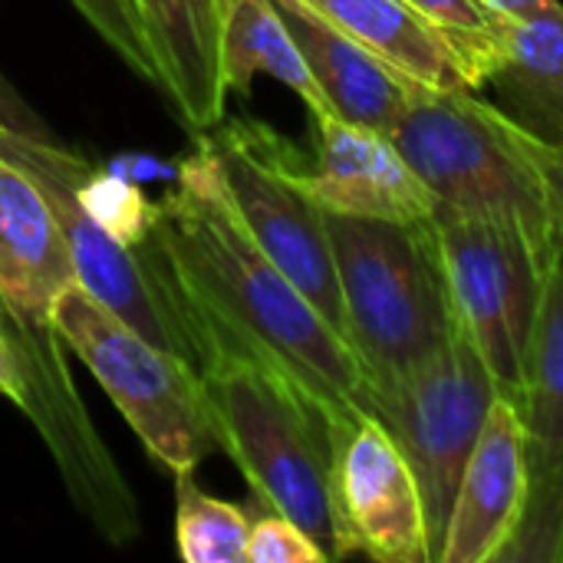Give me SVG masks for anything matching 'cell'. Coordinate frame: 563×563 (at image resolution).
I'll return each instance as SVG.
<instances>
[{
	"label": "cell",
	"mask_w": 563,
	"mask_h": 563,
	"mask_svg": "<svg viewBox=\"0 0 563 563\" xmlns=\"http://www.w3.org/2000/svg\"><path fill=\"white\" fill-rule=\"evenodd\" d=\"M155 238L214 343L234 340L277 366L327 416L333 439L360 416H373V389L353 346L251 238L208 135L158 201Z\"/></svg>",
	"instance_id": "1"
},
{
	"label": "cell",
	"mask_w": 563,
	"mask_h": 563,
	"mask_svg": "<svg viewBox=\"0 0 563 563\" xmlns=\"http://www.w3.org/2000/svg\"><path fill=\"white\" fill-rule=\"evenodd\" d=\"M76 267L40 185L0 158V300L16 363V409L53 455L76 511L109 541L139 538V505L99 439L56 333L53 307Z\"/></svg>",
	"instance_id": "2"
},
{
	"label": "cell",
	"mask_w": 563,
	"mask_h": 563,
	"mask_svg": "<svg viewBox=\"0 0 563 563\" xmlns=\"http://www.w3.org/2000/svg\"><path fill=\"white\" fill-rule=\"evenodd\" d=\"M409 168L462 214L511 231L544 271L563 264L534 139L475 89L422 86L386 132Z\"/></svg>",
	"instance_id": "3"
},
{
	"label": "cell",
	"mask_w": 563,
	"mask_h": 563,
	"mask_svg": "<svg viewBox=\"0 0 563 563\" xmlns=\"http://www.w3.org/2000/svg\"><path fill=\"white\" fill-rule=\"evenodd\" d=\"M214 406L224 455L254 498L297 521L336 561L333 432L327 416L264 356L218 336V356L201 376Z\"/></svg>",
	"instance_id": "4"
},
{
	"label": "cell",
	"mask_w": 563,
	"mask_h": 563,
	"mask_svg": "<svg viewBox=\"0 0 563 563\" xmlns=\"http://www.w3.org/2000/svg\"><path fill=\"white\" fill-rule=\"evenodd\" d=\"M327 231L346 310V343L379 396L459 330L432 221L327 214Z\"/></svg>",
	"instance_id": "5"
},
{
	"label": "cell",
	"mask_w": 563,
	"mask_h": 563,
	"mask_svg": "<svg viewBox=\"0 0 563 563\" xmlns=\"http://www.w3.org/2000/svg\"><path fill=\"white\" fill-rule=\"evenodd\" d=\"M0 158L40 185L66 238L76 280L152 346L178 356L205 376L218 356V343L205 317L178 287L158 238L142 247H125L82 211L76 185L92 165L56 139L20 135H0Z\"/></svg>",
	"instance_id": "6"
},
{
	"label": "cell",
	"mask_w": 563,
	"mask_h": 563,
	"mask_svg": "<svg viewBox=\"0 0 563 563\" xmlns=\"http://www.w3.org/2000/svg\"><path fill=\"white\" fill-rule=\"evenodd\" d=\"M53 323L66 350L109 393L152 462L181 475L224 452L205 379L178 356L139 336L79 280L59 290Z\"/></svg>",
	"instance_id": "7"
},
{
	"label": "cell",
	"mask_w": 563,
	"mask_h": 563,
	"mask_svg": "<svg viewBox=\"0 0 563 563\" xmlns=\"http://www.w3.org/2000/svg\"><path fill=\"white\" fill-rule=\"evenodd\" d=\"M495 399V379L462 330L393 389L373 396V416L389 429L419 482L432 563H439L462 472Z\"/></svg>",
	"instance_id": "8"
},
{
	"label": "cell",
	"mask_w": 563,
	"mask_h": 563,
	"mask_svg": "<svg viewBox=\"0 0 563 563\" xmlns=\"http://www.w3.org/2000/svg\"><path fill=\"white\" fill-rule=\"evenodd\" d=\"M432 234L462 336L508 402H521L525 360L551 271L511 231L435 201Z\"/></svg>",
	"instance_id": "9"
},
{
	"label": "cell",
	"mask_w": 563,
	"mask_h": 563,
	"mask_svg": "<svg viewBox=\"0 0 563 563\" xmlns=\"http://www.w3.org/2000/svg\"><path fill=\"white\" fill-rule=\"evenodd\" d=\"M231 205L261 251L346 340V310L327 211L300 181L297 152L261 122H238L208 135Z\"/></svg>",
	"instance_id": "10"
},
{
	"label": "cell",
	"mask_w": 563,
	"mask_h": 563,
	"mask_svg": "<svg viewBox=\"0 0 563 563\" xmlns=\"http://www.w3.org/2000/svg\"><path fill=\"white\" fill-rule=\"evenodd\" d=\"M336 561L432 563L419 482L376 416H360L333 439Z\"/></svg>",
	"instance_id": "11"
},
{
	"label": "cell",
	"mask_w": 563,
	"mask_h": 563,
	"mask_svg": "<svg viewBox=\"0 0 563 563\" xmlns=\"http://www.w3.org/2000/svg\"><path fill=\"white\" fill-rule=\"evenodd\" d=\"M518 412L528 439L531 498L525 525L501 563L551 561L563 505V264L548 274L541 290Z\"/></svg>",
	"instance_id": "12"
},
{
	"label": "cell",
	"mask_w": 563,
	"mask_h": 563,
	"mask_svg": "<svg viewBox=\"0 0 563 563\" xmlns=\"http://www.w3.org/2000/svg\"><path fill=\"white\" fill-rule=\"evenodd\" d=\"M317 158L300 165V181L327 214L426 224L435 211V195L399 155L393 139L379 129L320 115Z\"/></svg>",
	"instance_id": "13"
},
{
	"label": "cell",
	"mask_w": 563,
	"mask_h": 563,
	"mask_svg": "<svg viewBox=\"0 0 563 563\" xmlns=\"http://www.w3.org/2000/svg\"><path fill=\"white\" fill-rule=\"evenodd\" d=\"M531 498L528 439L515 402L495 399L468 455L439 563H501Z\"/></svg>",
	"instance_id": "14"
},
{
	"label": "cell",
	"mask_w": 563,
	"mask_h": 563,
	"mask_svg": "<svg viewBox=\"0 0 563 563\" xmlns=\"http://www.w3.org/2000/svg\"><path fill=\"white\" fill-rule=\"evenodd\" d=\"M287 23L313 82L320 86L333 115L389 132L406 102L422 89V82L409 79L386 59H379L369 46L336 30L303 0H271Z\"/></svg>",
	"instance_id": "15"
},
{
	"label": "cell",
	"mask_w": 563,
	"mask_h": 563,
	"mask_svg": "<svg viewBox=\"0 0 563 563\" xmlns=\"http://www.w3.org/2000/svg\"><path fill=\"white\" fill-rule=\"evenodd\" d=\"M158 69V89L195 129L224 115L221 82V0H132Z\"/></svg>",
	"instance_id": "16"
},
{
	"label": "cell",
	"mask_w": 563,
	"mask_h": 563,
	"mask_svg": "<svg viewBox=\"0 0 563 563\" xmlns=\"http://www.w3.org/2000/svg\"><path fill=\"white\" fill-rule=\"evenodd\" d=\"M488 86L505 112L544 142L563 135V7L508 20V46Z\"/></svg>",
	"instance_id": "17"
},
{
	"label": "cell",
	"mask_w": 563,
	"mask_h": 563,
	"mask_svg": "<svg viewBox=\"0 0 563 563\" xmlns=\"http://www.w3.org/2000/svg\"><path fill=\"white\" fill-rule=\"evenodd\" d=\"M379 59L432 89H472L455 53L406 0H303Z\"/></svg>",
	"instance_id": "18"
},
{
	"label": "cell",
	"mask_w": 563,
	"mask_h": 563,
	"mask_svg": "<svg viewBox=\"0 0 563 563\" xmlns=\"http://www.w3.org/2000/svg\"><path fill=\"white\" fill-rule=\"evenodd\" d=\"M257 76L294 89L313 119L333 115L313 82L287 23L271 0H221V82L224 92L247 96Z\"/></svg>",
	"instance_id": "19"
},
{
	"label": "cell",
	"mask_w": 563,
	"mask_h": 563,
	"mask_svg": "<svg viewBox=\"0 0 563 563\" xmlns=\"http://www.w3.org/2000/svg\"><path fill=\"white\" fill-rule=\"evenodd\" d=\"M422 23L455 53L472 89L488 86L505 59L508 20L495 0H406Z\"/></svg>",
	"instance_id": "20"
},
{
	"label": "cell",
	"mask_w": 563,
	"mask_h": 563,
	"mask_svg": "<svg viewBox=\"0 0 563 563\" xmlns=\"http://www.w3.org/2000/svg\"><path fill=\"white\" fill-rule=\"evenodd\" d=\"M251 515L241 505L211 498L195 472L175 475V551L185 563H247Z\"/></svg>",
	"instance_id": "21"
},
{
	"label": "cell",
	"mask_w": 563,
	"mask_h": 563,
	"mask_svg": "<svg viewBox=\"0 0 563 563\" xmlns=\"http://www.w3.org/2000/svg\"><path fill=\"white\" fill-rule=\"evenodd\" d=\"M76 198L82 211L119 244L142 247L155 238L158 228V205H152L132 181L89 168L76 185Z\"/></svg>",
	"instance_id": "22"
},
{
	"label": "cell",
	"mask_w": 563,
	"mask_h": 563,
	"mask_svg": "<svg viewBox=\"0 0 563 563\" xmlns=\"http://www.w3.org/2000/svg\"><path fill=\"white\" fill-rule=\"evenodd\" d=\"M73 7L122 56V63H129L145 82L158 86V69L145 40V26L132 0H73Z\"/></svg>",
	"instance_id": "23"
},
{
	"label": "cell",
	"mask_w": 563,
	"mask_h": 563,
	"mask_svg": "<svg viewBox=\"0 0 563 563\" xmlns=\"http://www.w3.org/2000/svg\"><path fill=\"white\" fill-rule=\"evenodd\" d=\"M267 511V508H264ZM330 554L290 518L267 511L251 518L247 563H327Z\"/></svg>",
	"instance_id": "24"
},
{
	"label": "cell",
	"mask_w": 563,
	"mask_h": 563,
	"mask_svg": "<svg viewBox=\"0 0 563 563\" xmlns=\"http://www.w3.org/2000/svg\"><path fill=\"white\" fill-rule=\"evenodd\" d=\"M0 135H20V139H53V132L43 125V119L16 96V89L0 76Z\"/></svg>",
	"instance_id": "25"
},
{
	"label": "cell",
	"mask_w": 563,
	"mask_h": 563,
	"mask_svg": "<svg viewBox=\"0 0 563 563\" xmlns=\"http://www.w3.org/2000/svg\"><path fill=\"white\" fill-rule=\"evenodd\" d=\"M534 158H538V168H541L544 185H548L551 214H554V231H558V247H561L563 257V135L558 142L534 139Z\"/></svg>",
	"instance_id": "26"
},
{
	"label": "cell",
	"mask_w": 563,
	"mask_h": 563,
	"mask_svg": "<svg viewBox=\"0 0 563 563\" xmlns=\"http://www.w3.org/2000/svg\"><path fill=\"white\" fill-rule=\"evenodd\" d=\"M0 396L10 399L16 406V396H20V379H16V363H13V353H10V340L0 327Z\"/></svg>",
	"instance_id": "27"
},
{
	"label": "cell",
	"mask_w": 563,
	"mask_h": 563,
	"mask_svg": "<svg viewBox=\"0 0 563 563\" xmlns=\"http://www.w3.org/2000/svg\"><path fill=\"white\" fill-rule=\"evenodd\" d=\"M505 13H511V16H534V13H541V10H551V7H558L561 0H495Z\"/></svg>",
	"instance_id": "28"
},
{
	"label": "cell",
	"mask_w": 563,
	"mask_h": 563,
	"mask_svg": "<svg viewBox=\"0 0 563 563\" xmlns=\"http://www.w3.org/2000/svg\"><path fill=\"white\" fill-rule=\"evenodd\" d=\"M551 563H563V505L558 515V531H554V548H551Z\"/></svg>",
	"instance_id": "29"
}]
</instances>
